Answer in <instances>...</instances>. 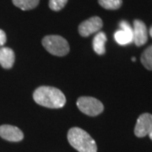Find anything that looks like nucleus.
Segmentation results:
<instances>
[{
    "label": "nucleus",
    "mask_w": 152,
    "mask_h": 152,
    "mask_svg": "<svg viewBox=\"0 0 152 152\" xmlns=\"http://www.w3.org/2000/svg\"><path fill=\"white\" fill-rule=\"evenodd\" d=\"M34 101L49 108H61L66 103L64 94L55 87L40 86L33 93Z\"/></svg>",
    "instance_id": "nucleus-1"
},
{
    "label": "nucleus",
    "mask_w": 152,
    "mask_h": 152,
    "mask_svg": "<svg viewBox=\"0 0 152 152\" xmlns=\"http://www.w3.org/2000/svg\"><path fill=\"white\" fill-rule=\"evenodd\" d=\"M68 140L79 152H97L96 143L86 131L75 127L68 132Z\"/></svg>",
    "instance_id": "nucleus-2"
},
{
    "label": "nucleus",
    "mask_w": 152,
    "mask_h": 152,
    "mask_svg": "<svg viewBox=\"0 0 152 152\" xmlns=\"http://www.w3.org/2000/svg\"><path fill=\"white\" fill-rule=\"evenodd\" d=\"M42 43L49 53L63 57L69 53V45L65 39L58 35L47 36L42 39Z\"/></svg>",
    "instance_id": "nucleus-3"
},
{
    "label": "nucleus",
    "mask_w": 152,
    "mask_h": 152,
    "mask_svg": "<svg viewBox=\"0 0 152 152\" xmlns=\"http://www.w3.org/2000/svg\"><path fill=\"white\" fill-rule=\"evenodd\" d=\"M77 107L83 113L91 117L97 116L103 112L104 107L99 100L91 96H81L77 101Z\"/></svg>",
    "instance_id": "nucleus-4"
},
{
    "label": "nucleus",
    "mask_w": 152,
    "mask_h": 152,
    "mask_svg": "<svg viewBox=\"0 0 152 152\" xmlns=\"http://www.w3.org/2000/svg\"><path fill=\"white\" fill-rule=\"evenodd\" d=\"M103 26V22L98 16H94L83 21L79 26V33L81 37H86L93 33L98 32Z\"/></svg>",
    "instance_id": "nucleus-5"
},
{
    "label": "nucleus",
    "mask_w": 152,
    "mask_h": 152,
    "mask_svg": "<svg viewBox=\"0 0 152 152\" xmlns=\"http://www.w3.org/2000/svg\"><path fill=\"white\" fill-rule=\"evenodd\" d=\"M119 26L120 30L114 34L115 41L122 46L133 42V27L125 20L120 22Z\"/></svg>",
    "instance_id": "nucleus-6"
},
{
    "label": "nucleus",
    "mask_w": 152,
    "mask_h": 152,
    "mask_svg": "<svg viewBox=\"0 0 152 152\" xmlns=\"http://www.w3.org/2000/svg\"><path fill=\"white\" fill-rule=\"evenodd\" d=\"M152 129V115L150 113L141 114L137 119L134 134L139 138H143L149 134Z\"/></svg>",
    "instance_id": "nucleus-7"
},
{
    "label": "nucleus",
    "mask_w": 152,
    "mask_h": 152,
    "mask_svg": "<svg viewBox=\"0 0 152 152\" xmlns=\"http://www.w3.org/2000/svg\"><path fill=\"white\" fill-rule=\"evenodd\" d=\"M148 32L145 24L140 20H135L133 26V42L136 46L140 47L147 42Z\"/></svg>",
    "instance_id": "nucleus-8"
},
{
    "label": "nucleus",
    "mask_w": 152,
    "mask_h": 152,
    "mask_svg": "<svg viewBox=\"0 0 152 152\" xmlns=\"http://www.w3.org/2000/svg\"><path fill=\"white\" fill-rule=\"evenodd\" d=\"M0 137L11 142H19L24 139V134L19 128L12 125L0 126Z\"/></svg>",
    "instance_id": "nucleus-9"
},
{
    "label": "nucleus",
    "mask_w": 152,
    "mask_h": 152,
    "mask_svg": "<svg viewBox=\"0 0 152 152\" xmlns=\"http://www.w3.org/2000/svg\"><path fill=\"white\" fill-rule=\"evenodd\" d=\"M15 60L14 51L10 48H0V65L4 69H11Z\"/></svg>",
    "instance_id": "nucleus-10"
},
{
    "label": "nucleus",
    "mask_w": 152,
    "mask_h": 152,
    "mask_svg": "<svg viewBox=\"0 0 152 152\" xmlns=\"http://www.w3.org/2000/svg\"><path fill=\"white\" fill-rule=\"evenodd\" d=\"M107 38L106 34L102 31L98 32L93 39V49L99 55H103L106 52L105 44Z\"/></svg>",
    "instance_id": "nucleus-11"
},
{
    "label": "nucleus",
    "mask_w": 152,
    "mask_h": 152,
    "mask_svg": "<svg viewBox=\"0 0 152 152\" xmlns=\"http://www.w3.org/2000/svg\"><path fill=\"white\" fill-rule=\"evenodd\" d=\"M13 4L22 10H31L35 9L40 0H12Z\"/></svg>",
    "instance_id": "nucleus-12"
},
{
    "label": "nucleus",
    "mask_w": 152,
    "mask_h": 152,
    "mask_svg": "<svg viewBox=\"0 0 152 152\" xmlns=\"http://www.w3.org/2000/svg\"><path fill=\"white\" fill-rule=\"evenodd\" d=\"M141 63L144 67L149 69L152 70V45L148 47L141 55Z\"/></svg>",
    "instance_id": "nucleus-13"
},
{
    "label": "nucleus",
    "mask_w": 152,
    "mask_h": 152,
    "mask_svg": "<svg viewBox=\"0 0 152 152\" xmlns=\"http://www.w3.org/2000/svg\"><path fill=\"white\" fill-rule=\"evenodd\" d=\"M98 3L102 8L110 10H118L123 4L122 0H98Z\"/></svg>",
    "instance_id": "nucleus-14"
},
{
    "label": "nucleus",
    "mask_w": 152,
    "mask_h": 152,
    "mask_svg": "<svg viewBox=\"0 0 152 152\" xmlns=\"http://www.w3.org/2000/svg\"><path fill=\"white\" fill-rule=\"evenodd\" d=\"M68 0H49V8L53 11H59L64 8Z\"/></svg>",
    "instance_id": "nucleus-15"
},
{
    "label": "nucleus",
    "mask_w": 152,
    "mask_h": 152,
    "mask_svg": "<svg viewBox=\"0 0 152 152\" xmlns=\"http://www.w3.org/2000/svg\"><path fill=\"white\" fill-rule=\"evenodd\" d=\"M6 41H7V37L5 32L0 29V47L4 46L6 43Z\"/></svg>",
    "instance_id": "nucleus-16"
},
{
    "label": "nucleus",
    "mask_w": 152,
    "mask_h": 152,
    "mask_svg": "<svg viewBox=\"0 0 152 152\" xmlns=\"http://www.w3.org/2000/svg\"><path fill=\"white\" fill-rule=\"evenodd\" d=\"M148 135H149V137H150V139L152 140V129H151V131H150V133H149V134H148Z\"/></svg>",
    "instance_id": "nucleus-17"
},
{
    "label": "nucleus",
    "mask_w": 152,
    "mask_h": 152,
    "mask_svg": "<svg viewBox=\"0 0 152 152\" xmlns=\"http://www.w3.org/2000/svg\"><path fill=\"white\" fill-rule=\"evenodd\" d=\"M150 35H151V37H152V26L151 28V30H150Z\"/></svg>",
    "instance_id": "nucleus-18"
},
{
    "label": "nucleus",
    "mask_w": 152,
    "mask_h": 152,
    "mask_svg": "<svg viewBox=\"0 0 152 152\" xmlns=\"http://www.w3.org/2000/svg\"><path fill=\"white\" fill-rule=\"evenodd\" d=\"M132 61H133V62H135V58H134V57L132 58Z\"/></svg>",
    "instance_id": "nucleus-19"
}]
</instances>
